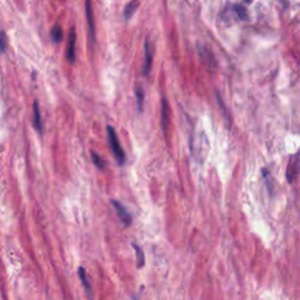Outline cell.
Returning a JSON list of instances; mask_svg holds the SVG:
<instances>
[{
    "label": "cell",
    "mask_w": 300,
    "mask_h": 300,
    "mask_svg": "<svg viewBox=\"0 0 300 300\" xmlns=\"http://www.w3.org/2000/svg\"><path fill=\"white\" fill-rule=\"evenodd\" d=\"M152 58H154V49L150 44L149 39H146L145 41V63H143L142 74L148 75L152 65Z\"/></svg>",
    "instance_id": "3"
},
{
    "label": "cell",
    "mask_w": 300,
    "mask_h": 300,
    "mask_svg": "<svg viewBox=\"0 0 300 300\" xmlns=\"http://www.w3.org/2000/svg\"><path fill=\"white\" fill-rule=\"evenodd\" d=\"M79 277H80V279H81L82 284L86 288V290H87L88 292H91V290H92L91 283H89L87 273H86V270L83 268H79Z\"/></svg>",
    "instance_id": "14"
},
{
    "label": "cell",
    "mask_w": 300,
    "mask_h": 300,
    "mask_svg": "<svg viewBox=\"0 0 300 300\" xmlns=\"http://www.w3.org/2000/svg\"><path fill=\"white\" fill-rule=\"evenodd\" d=\"M133 248H134L135 252H136V262H138V268L142 269L146 264V257H145V252L143 250L140 248V246L136 244V243H133L132 244Z\"/></svg>",
    "instance_id": "12"
},
{
    "label": "cell",
    "mask_w": 300,
    "mask_h": 300,
    "mask_svg": "<svg viewBox=\"0 0 300 300\" xmlns=\"http://www.w3.org/2000/svg\"><path fill=\"white\" fill-rule=\"evenodd\" d=\"M198 53L199 56H201L202 61L206 63V65L210 66V67H215L216 66V60L213 58L211 51L208 47H205V46H198Z\"/></svg>",
    "instance_id": "7"
},
{
    "label": "cell",
    "mask_w": 300,
    "mask_h": 300,
    "mask_svg": "<svg viewBox=\"0 0 300 300\" xmlns=\"http://www.w3.org/2000/svg\"><path fill=\"white\" fill-rule=\"evenodd\" d=\"M7 48V36L4 31H0V52L5 53Z\"/></svg>",
    "instance_id": "17"
},
{
    "label": "cell",
    "mask_w": 300,
    "mask_h": 300,
    "mask_svg": "<svg viewBox=\"0 0 300 300\" xmlns=\"http://www.w3.org/2000/svg\"><path fill=\"white\" fill-rule=\"evenodd\" d=\"M86 18H87L89 35H91L92 41H95V25L94 18H93V8H92V0H86Z\"/></svg>",
    "instance_id": "6"
},
{
    "label": "cell",
    "mask_w": 300,
    "mask_h": 300,
    "mask_svg": "<svg viewBox=\"0 0 300 300\" xmlns=\"http://www.w3.org/2000/svg\"><path fill=\"white\" fill-rule=\"evenodd\" d=\"M75 42H76V33L74 28H71L68 35V45L67 51H66V58L71 63L75 61Z\"/></svg>",
    "instance_id": "5"
},
{
    "label": "cell",
    "mask_w": 300,
    "mask_h": 300,
    "mask_svg": "<svg viewBox=\"0 0 300 300\" xmlns=\"http://www.w3.org/2000/svg\"><path fill=\"white\" fill-rule=\"evenodd\" d=\"M232 11H233V13H235L236 16H237V18L239 20H248L249 13H248V11H246V8L243 5H238V4L237 5H233Z\"/></svg>",
    "instance_id": "13"
},
{
    "label": "cell",
    "mask_w": 300,
    "mask_h": 300,
    "mask_svg": "<svg viewBox=\"0 0 300 300\" xmlns=\"http://www.w3.org/2000/svg\"><path fill=\"white\" fill-rule=\"evenodd\" d=\"M33 122H34V127L35 129L39 133H41L42 131V123H41V115H40V109H39V105L38 101H34V105H33Z\"/></svg>",
    "instance_id": "10"
},
{
    "label": "cell",
    "mask_w": 300,
    "mask_h": 300,
    "mask_svg": "<svg viewBox=\"0 0 300 300\" xmlns=\"http://www.w3.org/2000/svg\"><path fill=\"white\" fill-rule=\"evenodd\" d=\"M112 204L114 205L116 212H118L119 217H120V219H121V222L123 223V224H125V226L131 225L133 222V218H132L131 213L128 212V210H127L119 201H112Z\"/></svg>",
    "instance_id": "4"
},
{
    "label": "cell",
    "mask_w": 300,
    "mask_h": 300,
    "mask_svg": "<svg viewBox=\"0 0 300 300\" xmlns=\"http://www.w3.org/2000/svg\"><path fill=\"white\" fill-rule=\"evenodd\" d=\"M300 172V151L297 155H293L289 161L288 169H286V179L291 184L298 177Z\"/></svg>",
    "instance_id": "2"
},
{
    "label": "cell",
    "mask_w": 300,
    "mask_h": 300,
    "mask_svg": "<svg viewBox=\"0 0 300 300\" xmlns=\"http://www.w3.org/2000/svg\"><path fill=\"white\" fill-rule=\"evenodd\" d=\"M107 134H108L109 146H111L113 154L115 156L116 162L119 163V165H123L126 163V154L123 151L121 145H120L115 129L112 126H108L107 127Z\"/></svg>",
    "instance_id": "1"
},
{
    "label": "cell",
    "mask_w": 300,
    "mask_h": 300,
    "mask_svg": "<svg viewBox=\"0 0 300 300\" xmlns=\"http://www.w3.org/2000/svg\"><path fill=\"white\" fill-rule=\"evenodd\" d=\"M244 1L246 2V4H251V2H252V0H244Z\"/></svg>",
    "instance_id": "19"
},
{
    "label": "cell",
    "mask_w": 300,
    "mask_h": 300,
    "mask_svg": "<svg viewBox=\"0 0 300 300\" xmlns=\"http://www.w3.org/2000/svg\"><path fill=\"white\" fill-rule=\"evenodd\" d=\"M263 175H264V179L266 182V185H268V189L270 190V192L272 194V185L271 183H270V171L266 168L263 169Z\"/></svg>",
    "instance_id": "18"
},
{
    "label": "cell",
    "mask_w": 300,
    "mask_h": 300,
    "mask_svg": "<svg viewBox=\"0 0 300 300\" xmlns=\"http://www.w3.org/2000/svg\"><path fill=\"white\" fill-rule=\"evenodd\" d=\"M92 158H93V162H94V164L98 166L99 169H101V170H103L106 168V163H105V161H103V159L100 157V156L96 154V152H94V151H92Z\"/></svg>",
    "instance_id": "16"
},
{
    "label": "cell",
    "mask_w": 300,
    "mask_h": 300,
    "mask_svg": "<svg viewBox=\"0 0 300 300\" xmlns=\"http://www.w3.org/2000/svg\"><path fill=\"white\" fill-rule=\"evenodd\" d=\"M135 96H136V101H138V109L140 113L143 112V106H145V91L141 86H136L135 87Z\"/></svg>",
    "instance_id": "11"
},
{
    "label": "cell",
    "mask_w": 300,
    "mask_h": 300,
    "mask_svg": "<svg viewBox=\"0 0 300 300\" xmlns=\"http://www.w3.org/2000/svg\"><path fill=\"white\" fill-rule=\"evenodd\" d=\"M51 36H52V40L54 42H60L62 40V29L61 27H60L59 25L54 26V27L52 28L51 31Z\"/></svg>",
    "instance_id": "15"
},
{
    "label": "cell",
    "mask_w": 300,
    "mask_h": 300,
    "mask_svg": "<svg viewBox=\"0 0 300 300\" xmlns=\"http://www.w3.org/2000/svg\"><path fill=\"white\" fill-rule=\"evenodd\" d=\"M140 6V0H131L128 4L126 5L125 11H123V16H125L126 20H129L134 15V13L136 12V9L139 8Z\"/></svg>",
    "instance_id": "9"
},
{
    "label": "cell",
    "mask_w": 300,
    "mask_h": 300,
    "mask_svg": "<svg viewBox=\"0 0 300 300\" xmlns=\"http://www.w3.org/2000/svg\"><path fill=\"white\" fill-rule=\"evenodd\" d=\"M161 126L162 131L166 132L168 131L169 126V105L166 99H162V105H161Z\"/></svg>",
    "instance_id": "8"
}]
</instances>
